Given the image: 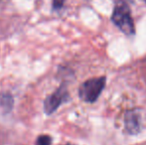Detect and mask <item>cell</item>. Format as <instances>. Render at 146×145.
Listing matches in <instances>:
<instances>
[{
	"mask_svg": "<svg viewBox=\"0 0 146 145\" xmlns=\"http://www.w3.org/2000/svg\"><path fill=\"white\" fill-rule=\"evenodd\" d=\"M124 125L127 132L130 134H136L140 131L141 118L137 110H129L125 113Z\"/></svg>",
	"mask_w": 146,
	"mask_h": 145,
	"instance_id": "277c9868",
	"label": "cell"
},
{
	"mask_svg": "<svg viewBox=\"0 0 146 145\" xmlns=\"http://www.w3.org/2000/svg\"><path fill=\"white\" fill-rule=\"evenodd\" d=\"M51 143H52V138H51V136L43 134V135L38 136V138L36 139L35 145H51Z\"/></svg>",
	"mask_w": 146,
	"mask_h": 145,
	"instance_id": "8992f818",
	"label": "cell"
},
{
	"mask_svg": "<svg viewBox=\"0 0 146 145\" xmlns=\"http://www.w3.org/2000/svg\"><path fill=\"white\" fill-rule=\"evenodd\" d=\"M111 20L114 25L126 35H133L135 33L134 23H133L128 4L115 5V8L112 12Z\"/></svg>",
	"mask_w": 146,
	"mask_h": 145,
	"instance_id": "7a4b0ae2",
	"label": "cell"
},
{
	"mask_svg": "<svg viewBox=\"0 0 146 145\" xmlns=\"http://www.w3.org/2000/svg\"><path fill=\"white\" fill-rule=\"evenodd\" d=\"M106 83V79L104 77H94L84 81L79 89L80 99L86 103H94L104 91Z\"/></svg>",
	"mask_w": 146,
	"mask_h": 145,
	"instance_id": "6da1fadb",
	"label": "cell"
},
{
	"mask_svg": "<svg viewBox=\"0 0 146 145\" xmlns=\"http://www.w3.org/2000/svg\"><path fill=\"white\" fill-rule=\"evenodd\" d=\"M145 1H146V0H145Z\"/></svg>",
	"mask_w": 146,
	"mask_h": 145,
	"instance_id": "8fae6325",
	"label": "cell"
},
{
	"mask_svg": "<svg viewBox=\"0 0 146 145\" xmlns=\"http://www.w3.org/2000/svg\"><path fill=\"white\" fill-rule=\"evenodd\" d=\"M66 145H72V144H66Z\"/></svg>",
	"mask_w": 146,
	"mask_h": 145,
	"instance_id": "9c48e42d",
	"label": "cell"
},
{
	"mask_svg": "<svg viewBox=\"0 0 146 145\" xmlns=\"http://www.w3.org/2000/svg\"><path fill=\"white\" fill-rule=\"evenodd\" d=\"M70 99L68 87L65 83L61 85L53 93L46 97L44 101V112L48 115L54 113L63 103Z\"/></svg>",
	"mask_w": 146,
	"mask_h": 145,
	"instance_id": "3957f363",
	"label": "cell"
},
{
	"mask_svg": "<svg viewBox=\"0 0 146 145\" xmlns=\"http://www.w3.org/2000/svg\"><path fill=\"white\" fill-rule=\"evenodd\" d=\"M66 0H53L52 2V7L53 10H61L65 5Z\"/></svg>",
	"mask_w": 146,
	"mask_h": 145,
	"instance_id": "52a82bcc",
	"label": "cell"
},
{
	"mask_svg": "<svg viewBox=\"0 0 146 145\" xmlns=\"http://www.w3.org/2000/svg\"><path fill=\"white\" fill-rule=\"evenodd\" d=\"M13 97L8 93L0 95V105L5 111H10L13 107Z\"/></svg>",
	"mask_w": 146,
	"mask_h": 145,
	"instance_id": "5b68a950",
	"label": "cell"
},
{
	"mask_svg": "<svg viewBox=\"0 0 146 145\" xmlns=\"http://www.w3.org/2000/svg\"><path fill=\"white\" fill-rule=\"evenodd\" d=\"M129 0H113L115 5H123V4H128Z\"/></svg>",
	"mask_w": 146,
	"mask_h": 145,
	"instance_id": "ba28073f",
	"label": "cell"
},
{
	"mask_svg": "<svg viewBox=\"0 0 146 145\" xmlns=\"http://www.w3.org/2000/svg\"><path fill=\"white\" fill-rule=\"evenodd\" d=\"M1 1H3V0H0V2H1Z\"/></svg>",
	"mask_w": 146,
	"mask_h": 145,
	"instance_id": "30bf717a",
	"label": "cell"
}]
</instances>
